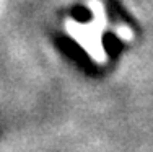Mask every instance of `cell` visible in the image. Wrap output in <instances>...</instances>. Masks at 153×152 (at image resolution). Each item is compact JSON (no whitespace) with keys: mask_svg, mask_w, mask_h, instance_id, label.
Segmentation results:
<instances>
[{"mask_svg":"<svg viewBox=\"0 0 153 152\" xmlns=\"http://www.w3.org/2000/svg\"><path fill=\"white\" fill-rule=\"evenodd\" d=\"M59 46L68 57H72V59L76 61L78 64H82V66H85V67L90 66L88 56H86V54L83 52V49L80 48V46H76L74 41H70V39H67V38H60L59 39Z\"/></svg>","mask_w":153,"mask_h":152,"instance_id":"1","label":"cell"},{"mask_svg":"<svg viewBox=\"0 0 153 152\" xmlns=\"http://www.w3.org/2000/svg\"><path fill=\"white\" fill-rule=\"evenodd\" d=\"M103 44H104L106 52L111 54V56L119 54V52H121V49H122V43L119 41V39L116 38V34H112V33H106L103 36Z\"/></svg>","mask_w":153,"mask_h":152,"instance_id":"2","label":"cell"},{"mask_svg":"<svg viewBox=\"0 0 153 152\" xmlns=\"http://www.w3.org/2000/svg\"><path fill=\"white\" fill-rule=\"evenodd\" d=\"M72 16H74L76 21H80V23H88V21L91 20V12H90L88 8H85V7H75V8L72 10Z\"/></svg>","mask_w":153,"mask_h":152,"instance_id":"3","label":"cell"}]
</instances>
